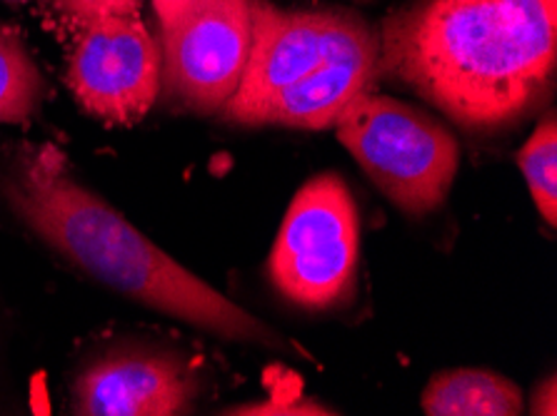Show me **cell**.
Masks as SVG:
<instances>
[{
    "instance_id": "30bf717a",
    "label": "cell",
    "mask_w": 557,
    "mask_h": 416,
    "mask_svg": "<svg viewBox=\"0 0 557 416\" xmlns=\"http://www.w3.org/2000/svg\"><path fill=\"white\" fill-rule=\"evenodd\" d=\"M430 416H515L522 414L520 389L495 371L453 369L437 375L423 392Z\"/></svg>"
},
{
    "instance_id": "8fae6325",
    "label": "cell",
    "mask_w": 557,
    "mask_h": 416,
    "mask_svg": "<svg viewBox=\"0 0 557 416\" xmlns=\"http://www.w3.org/2000/svg\"><path fill=\"white\" fill-rule=\"evenodd\" d=\"M46 98V83L18 33L0 25V123H23Z\"/></svg>"
},
{
    "instance_id": "ba28073f",
    "label": "cell",
    "mask_w": 557,
    "mask_h": 416,
    "mask_svg": "<svg viewBox=\"0 0 557 416\" xmlns=\"http://www.w3.org/2000/svg\"><path fill=\"white\" fill-rule=\"evenodd\" d=\"M198 379L188 362L168 352H113L92 362L73 385V412L83 416L188 414Z\"/></svg>"
},
{
    "instance_id": "277c9868",
    "label": "cell",
    "mask_w": 557,
    "mask_h": 416,
    "mask_svg": "<svg viewBox=\"0 0 557 416\" xmlns=\"http://www.w3.org/2000/svg\"><path fill=\"white\" fill-rule=\"evenodd\" d=\"M360 217L356 200L333 173L312 177L290 202L268 275L285 300L306 310H333L356 290Z\"/></svg>"
},
{
    "instance_id": "52a82bcc",
    "label": "cell",
    "mask_w": 557,
    "mask_h": 416,
    "mask_svg": "<svg viewBox=\"0 0 557 416\" xmlns=\"http://www.w3.org/2000/svg\"><path fill=\"white\" fill-rule=\"evenodd\" d=\"M350 15V11H277L258 0L250 55L238 90L221 110L225 121L250 125V117L270 98L315 71Z\"/></svg>"
},
{
    "instance_id": "2e32d148",
    "label": "cell",
    "mask_w": 557,
    "mask_h": 416,
    "mask_svg": "<svg viewBox=\"0 0 557 416\" xmlns=\"http://www.w3.org/2000/svg\"><path fill=\"white\" fill-rule=\"evenodd\" d=\"M156 5V13H158V23H160V30L168 28V25H173L178 21V15L185 11V5H188V0H153Z\"/></svg>"
},
{
    "instance_id": "7a4b0ae2",
    "label": "cell",
    "mask_w": 557,
    "mask_h": 416,
    "mask_svg": "<svg viewBox=\"0 0 557 416\" xmlns=\"http://www.w3.org/2000/svg\"><path fill=\"white\" fill-rule=\"evenodd\" d=\"M0 194L21 223L86 275L146 307L235 342L281 344L273 329L156 248L75 180L53 146H18L0 167Z\"/></svg>"
},
{
    "instance_id": "6da1fadb",
    "label": "cell",
    "mask_w": 557,
    "mask_h": 416,
    "mask_svg": "<svg viewBox=\"0 0 557 416\" xmlns=\"http://www.w3.org/2000/svg\"><path fill=\"white\" fill-rule=\"evenodd\" d=\"M557 0H420L385 23L380 71L468 130H497L555 80Z\"/></svg>"
},
{
    "instance_id": "7c38bea8",
    "label": "cell",
    "mask_w": 557,
    "mask_h": 416,
    "mask_svg": "<svg viewBox=\"0 0 557 416\" xmlns=\"http://www.w3.org/2000/svg\"><path fill=\"white\" fill-rule=\"evenodd\" d=\"M518 163L525 175L528 188L533 192L537 212L547 225L557 223V123L555 115H547L535 127L530 140L520 148Z\"/></svg>"
},
{
    "instance_id": "5b68a950",
    "label": "cell",
    "mask_w": 557,
    "mask_h": 416,
    "mask_svg": "<svg viewBox=\"0 0 557 416\" xmlns=\"http://www.w3.org/2000/svg\"><path fill=\"white\" fill-rule=\"evenodd\" d=\"M258 0H188L160 30V92L200 115L221 113L246 71Z\"/></svg>"
},
{
    "instance_id": "3957f363",
    "label": "cell",
    "mask_w": 557,
    "mask_h": 416,
    "mask_svg": "<svg viewBox=\"0 0 557 416\" xmlns=\"http://www.w3.org/2000/svg\"><path fill=\"white\" fill-rule=\"evenodd\" d=\"M333 127L370 180L405 215H430L447 200L460 167V146L437 117L362 90Z\"/></svg>"
},
{
    "instance_id": "4fadbf2b",
    "label": "cell",
    "mask_w": 557,
    "mask_h": 416,
    "mask_svg": "<svg viewBox=\"0 0 557 416\" xmlns=\"http://www.w3.org/2000/svg\"><path fill=\"white\" fill-rule=\"evenodd\" d=\"M58 13L75 23L103 18V15H138L143 0H53Z\"/></svg>"
},
{
    "instance_id": "9c48e42d",
    "label": "cell",
    "mask_w": 557,
    "mask_h": 416,
    "mask_svg": "<svg viewBox=\"0 0 557 416\" xmlns=\"http://www.w3.org/2000/svg\"><path fill=\"white\" fill-rule=\"evenodd\" d=\"M380 73V36L370 25L350 15L315 71L277 92L250 117V125H283L295 130L333 127L343 110L356 100Z\"/></svg>"
},
{
    "instance_id": "8992f818",
    "label": "cell",
    "mask_w": 557,
    "mask_h": 416,
    "mask_svg": "<svg viewBox=\"0 0 557 416\" xmlns=\"http://www.w3.org/2000/svg\"><path fill=\"white\" fill-rule=\"evenodd\" d=\"M67 88L88 115L135 125L160 96V48L138 15H103L78 25Z\"/></svg>"
},
{
    "instance_id": "5bb4252c",
    "label": "cell",
    "mask_w": 557,
    "mask_h": 416,
    "mask_svg": "<svg viewBox=\"0 0 557 416\" xmlns=\"http://www.w3.org/2000/svg\"><path fill=\"white\" fill-rule=\"evenodd\" d=\"M227 414H263V416H275V414H285V416H318V414H335L327 409V406H320L315 402H308V399H298V402H288V399H277V402H258V404H246L238 406V409L227 412Z\"/></svg>"
},
{
    "instance_id": "9a60e30c",
    "label": "cell",
    "mask_w": 557,
    "mask_h": 416,
    "mask_svg": "<svg viewBox=\"0 0 557 416\" xmlns=\"http://www.w3.org/2000/svg\"><path fill=\"white\" fill-rule=\"evenodd\" d=\"M533 414H557V394H555V377L545 381V387L540 385L537 392L533 394V404H530Z\"/></svg>"
}]
</instances>
